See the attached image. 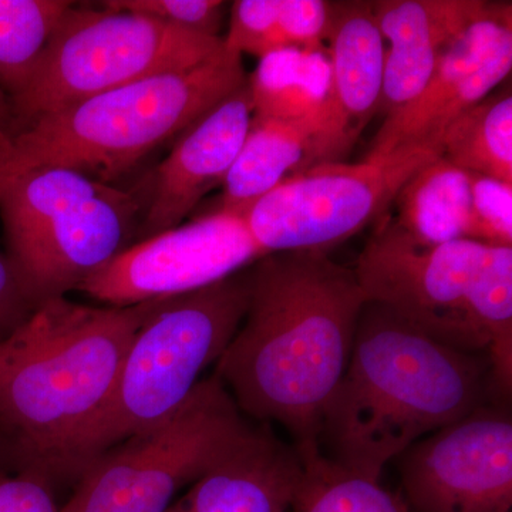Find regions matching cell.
Listing matches in <instances>:
<instances>
[{
	"instance_id": "cell-1",
	"label": "cell",
	"mask_w": 512,
	"mask_h": 512,
	"mask_svg": "<svg viewBox=\"0 0 512 512\" xmlns=\"http://www.w3.org/2000/svg\"><path fill=\"white\" fill-rule=\"evenodd\" d=\"M365 296L328 252H274L251 265L248 311L215 367L241 412L318 444L342 379Z\"/></svg>"
},
{
	"instance_id": "cell-2",
	"label": "cell",
	"mask_w": 512,
	"mask_h": 512,
	"mask_svg": "<svg viewBox=\"0 0 512 512\" xmlns=\"http://www.w3.org/2000/svg\"><path fill=\"white\" fill-rule=\"evenodd\" d=\"M490 362L366 302L348 367L320 426L333 461L380 480L417 441L483 406Z\"/></svg>"
},
{
	"instance_id": "cell-3",
	"label": "cell",
	"mask_w": 512,
	"mask_h": 512,
	"mask_svg": "<svg viewBox=\"0 0 512 512\" xmlns=\"http://www.w3.org/2000/svg\"><path fill=\"white\" fill-rule=\"evenodd\" d=\"M161 299L90 306L40 303L0 338V429L28 473L73 476L77 444L113 392L124 357Z\"/></svg>"
},
{
	"instance_id": "cell-4",
	"label": "cell",
	"mask_w": 512,
	"mask_h": 512,
	"mask_svg": "<svg viewBox=\"0 0 512 512\" xmlns=\"http://www.w3.org/2000/svg\"><path fill=\"white\" fill-rule=\"evenodd\" d=\"M247 79L242 56L224 47L197 66L146 77L40 117L10 138L2 167L59 165L111 184Z\"/></svg>"
},
{
	"instance_id": "cell-5",
	"label": "cell",
	"mask_w": 512,
	"mask_h": 512,
	"mask_svg": "<svg viewBox=\"0 0 512 512\" xmlns=\"http://www.w3.org/2000/svg\"><path fill=\"white\" fill-rule=\"evenodd\" d=\"M249 298L251 265L198 291L161 299L131 342L109 400L77 444L73 476L190 397L237 333Z\"/></svg>"
},
{
	"instance_id": "cell-6",
	"label": "cell",
	"mask_w": 512,
	"mask_h": 512,
	"mask_svg": "<svg viewBox=\"0 0 512 512\" xmlns=\"http://www.w3.org/2000/svg\"><path fill=\"white\" fill-rule=\"evenodd\" d=\"M140 204L59 165L0 170L8 258L33 305L63 298L128 248Z\"/></svg>"
},
{
	"instance_id": "cell-7",
	"label": "cell",
	"mask_w": 512,
	"mask_h": 512,
	"mask_svg": "<svg viewBox=\"0 0 512 512\" xmlns=\"http://www.w3.org/2000/svg\"><path fill=\"white\" fill-rule=\"evenodd\" d=\"M224 47L222 37L184 32L126 10L73 3L29 86L12 101L15 136L47 114L146 77L197 66Z\"/></svg>"
},
{
	"instance_id": "cell-8",
	"label": "cell",
	"mask_w": 512,
	"mask_h": 512,
	"mask_svg": "<svg viewBox=\"0 0 512 512\" xmlns=\"http://www.w3.org/2000/svg\"><path fill=\"white\" fill-rule=\"evenodd\" d=\"M252 429L217 376L167 419L94 458L59 512H165Z\"/></svg>"
},
{
	"instance_id": "cell-9",
	"label": "cell",
	"mask_w": 512,
	"mask_h": 512,
	"mask_svg": "<svg viewBox=\"0 0 512 512\" xmlns=\"http://www.w3.org/2000/svg\"><path fill=\"white\" fill-rule=\"evenodd\" d=\"M439 156L414 147L359 164L316 165L286 178L241 217L266 255L328 252L389 214L414 171Z\"/></svg>"
},
{
	"instance_id": "cell-10",
	"label": "cell",
	"mask_w": 512,
	"mask_h": 512,
	"mask_svg": "<svg viewBox=\"0 0 512 512\" xmlns=\"http://www.w3.org/2000/svg\"><path fill=\"white\" fill-rule=\"evenodd\" d=\"M487 245L471 239L423 244L392 215L375 224L355 272L366 302L377 303L421 332L466 352H487L467 309V291Z\"/></svg>"
},
{
	"instance_id": "cell-11",
	"label": "cell",
	"mask_w": 512,
	"mask_h": 512,
	"mask_svg": "<svg viewBox=\"0 0 512 512\" xmlns=\"http://www.w3.org/2000/svg\"><path fill=\"white\" fill-rule=\"evenodd\" d=\"M265 255L241 215L217 211L130 245L77 291L109 306L173 298L220 282Z\"/></svg>"
},
{
	"instance_id": "cell-12",
	"label": "cell",
	"mask_w": 512,
	"mask_h": 512,
	"mask_svg": "<svg viewBox=\"0 0 512 512\" xmlns=\"http://www.w3.org/2000/svg\"><path fill=\"white\" fill-rule=\"evenodd\" d=\"M412 512H510L512 420L478 407L400 454Z\"/></svg>"
},
{
	"instance_id": "cell-13",
	"label": "cell",
	"mask_w": 512,
	"mask_h": 512,
	"mask_svg": "<svg viewBox=\"0 0 512 512\" xmlns=\"http://www.w3.org/2000/svg\"><path fill=\"white\" fill-rule=\"evenodd\" d=\"M511 12V3H504L495 15L478 20L447 47L423 92L384 117L367 157L414 147L441 154V140L451 123L510 76Z\"/></svg>"
},
{
	"instance_id": "cell-14",
	"label": "cell",
	"mask_w": 512,
	"mask_h": 512,
	"mask_svg": "<svg viewBox=\"0 0 512 512\" xmlns=\"http://www.w3.org/2000/svg\"><path fill=\"white\" fill-rule=\"evenodd\" d=\"M325 45L328 93L313 123L301 171L343 163L369 121L379 114L386 42L373 2H329Z\"/></svg>"
},
{
	"instance_id": "cell-15",
	"label": "cell",
	"mask_w": 512,
	"mask_h": 512,
	"mask_svg": "<svg viewBox=\"0 0 512 512\" xmlns=\"http://www.w3.org/2000/svg\"><path fill=\"white\" fill-rule=\"evenodd\" d=\"M254 113L247 79L188 128L170 156L158 165L141 221L143 239L180 227L198 202L224 183Z\"/></svg>"
},
{
	"instance_id": "cell-16",
	"label": "cell",
	"mask_w": 512,
	"mask_h": 512,
	"mask_svg": "<svg viewBox=\"0 0 512 512\" xmlns=\"http://www.w3.org/2000/svg\"><path fill=\"white\" fill-rule=\"evenodd\" d=\"M504 5V3H503ZM501 3L483 0H382L373 2L386 46L379 114L416 99L447 47L471 25L490 18Z\"/></svg>"
},
{
	"instance_id": "cell-17",
	"label": "cell",
	"mask_w": 512,
	"mask_h": 512,
	"mask_svg": "<svg viewBox=\"0 0 512 512\" xmlns=\"http://www.w3.org/2000/svg\"><path fill=\"white\" fill-rule=\"evenodd\" d=\"M301 471L298 448L252 427L165 512H288Z\"/></svg>"
},
{
	"instance_id": "cell-18",
	"label": "cell",
	"mask_w": 512,
	"mask_h": 512,
	"mask_svg": "<svg viewBox=\"0 0 512 512\" xmlns=\"http://www.w3.org/2000/svg\"><path fill=\"white\" fill-rule=\"evenodd\" d=\"M309 123L252 117L247 137L222 187L218 211L242 215L276 185L302 170L311 143Z\"/></svg>"
},
{
	"instance_id": "cell-19",
	"label": "cell",
	"mask_w": 512,
	"mask_h": 512,
	"mask_svg": "<svg viewBox=\"0 0 512 512\" xmlns=\"http://www.w3.org/2000/svg\"><path fill=\"white\" fill-rule=\"evenodd\" d=\"M393 220L410 237L439 245L467 239L470 185L466 171L439 156L421 165L393 201Z\"/></svg>"
},
{
	"instance_id": "cell-20",
	"label": "cell",
	"mask_w": 512,
	"mask_h": 512,
	"mask_svg": "<svg viewBox=\"0 0 512 512\" xmlns=\"http://www.w3.org/2000/svg\"><path fill=\"white\" fill-rule=\"evenodd\" d=\"M330 66L326 53L281 49L259 59L248 77L256 116L313 128L326 93Z\"/></svg>"
},
{
	"instance_id": "cell-21",
	"label": "cell",
	"mask_w": 512,
	"mask_h": 512,
	"mask_svg": "<svg viewBox=\"0 0 512 512\" xmlns=\"http://www.w3.org/2000/svg\"><path fill=\"white\" fill-rule=\"evenodd\" d=\"M441 156L467 173L512 184V94L503 87L488 94L451 123Z\"/></svg>"
},
{
	"instance_id": "cell-22",
	"label": "cell",
	"mask_w": 512,
	"mask_h": 512,
	"mask_svg": "<svg viewBox=\"0 0 512 512\" xmlns=\"http://www.w3.org/2000/svg\"><path fill=\"white\" fill-rule=\"evenodd\" d=\"M467 309L487 339L490 379L510 397L512 387V247H487L467 291Z\"/></svg>"
},
{
	"instance_id": "cell-23",
	"label": "cell",
	"mask_w": 512,
	"mask_h": 512,
	"mask_svg": "<svg viewBox=\"0 0 512 512\" xmlns=\"http://www.w3.org/2000/svg\"><path fill=\"white\" fill-rule=\"evenodd\" d=\"M301 477L293 512H412L400 495L325 456L318 444L298 448Z\"/></svg>"
},
{
	"instance_id": "cell-24",
	"label": "cell",
	"mask_w": 512,
	"mask_h": 512,
	"mask_svg": "<svg viewBox=\"0 0 512 512\" xmlns=\"http://www.w3.org/2000/svg\"><path fill=\"white\" fill-rule=\"evenodd\" d=\"M72 6L67 0H0V90L10 103L29 86Z\"/></svg>"
},
{
	"instance_id": "cell-25",
	"label": "cell",
	"mask_w": 512,
	"mask_h": 512,
	"mask_svg": "<svg viewBox=\"0 0 512 512\" xmlns=\"http://www.w3.org/2000/svg\"><path fill=\"white\" fill-rule=\"evenodd\" d=\"M467 175L470 185L467 239L487 247H512V184L485 175Z\"/></svg>"
},
{
	"instance_id": "cell-26",
	"label": "cell",
	"mask_w": 512,
	"mask_h": 512,
	"mask_svg": "<svg viewBox=\"0 0 512 512\" xmlns=\"http://www.w3.org/2000/svg\"><path fill=\"white\" fill-rule=\"evenodd\" d=\"M101 5L137 13L195 35L220 37L228 3L221 0H109Z\"/></svg>"
},
{
	"instance_id": "cell-27",
	"label": "cell",
	"mask_w": 512,
	"mask_h": 512,
	"mask_svg": "<svg viewBox=\"0 0 512 512\" xmlns=\"http://www.w3.org/2000/svg\"><path fill=\"white\" fill-rule=\"evenodd\" d=\"M279 0H237L231 6V22L224 45L238 55L259 59L284 49L278 25Z\"/></svg>"
},
{
	"instance_id": "cell-28",
	"label": "cell",
	"mask_w": 512,
	"mask_h": 512,
	"mask_svg": "<svg viewBox=\"0 0 512 512\" xmlns=\"http://www.w3.org/2000/svg\"><path fill=\"white\" fill-rule=\"evenodd\" d=\"M278 25L284 49L326 53L329 2L279 0Z\"/></svg>"
},
{
	"instance_id": "cell-29",
	"label": "cell",
	"mask_w": 512,
	"mask_h": 512,
	"mask_svg": "<svg viewBox=\"0 0 512 512\" xmlns=\"http://www.w3.org/2000/svg\"><path fill=\"white\" fill-rule=\"evenodd\" d=\"M49 481L37 474L0 476V512H59Z\"/></svg>"
},
{
	"instance_id": "cell-30",
	"label": "cell",
	"mask_w": 512,
	"mask_h": 512,
	"mask_svg": "<svg viewBox=\"0 0 512 512\" xmlns=\"http://www.w3.org/2000/svg\"><path fill=\"white\" fill-rule=\"evenodd\" d=\"M35 309L8 255L0 254V338L12 332Z\"/></svg>"
},
{
	"instance_id": "cell-31",
	"label": "cell",
	"mask_w": 512,
	"mask_h": 512,
	"mask_svg": "<svg viewBox=\"0 0 512 512\" xmlns=\"http://www.w3.org/2000/svg\"><path fill=\"white\" fill-rule=\"evenodd\" d=\"M16 120L9 97L0 90V136H15Z\"/></svg>"
},
{
	"instance_id": "cell-32",
	"label": "cell",
	"mask_w": 512,
	"mask_h": 512,
	"mask_svg": "<svg viewBox=\"0 0 512 512\" xmlns=\"http://www.w3.org/2000/svg\"><path fill=\"white\" fill-rule=\"evenodd\" d=\"M9 140L8 137L0 136V170H2L3 161H5L6 154H8Z\"/></svg>"
}]
</instances>
